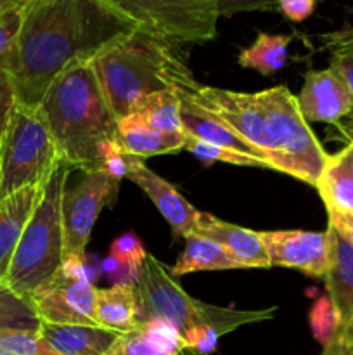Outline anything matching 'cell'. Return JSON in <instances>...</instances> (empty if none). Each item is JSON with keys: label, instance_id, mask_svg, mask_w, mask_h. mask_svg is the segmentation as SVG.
Here are the masks:
<instances>
[{"label": "cell", "instance_id": "6da1fadb", "mask_svg": "<svg viewBox=\"0 0 353 355\" xmlns=\"http://www.w3.org/2000/svg\"><path fill=\"white\" fill-rule=\"evenodd\" d=\"M135 30L107 0H30L9 61L16 103L37 110L69 62L92 59Z\"/></svg>", "mask_w": 353, "mask_h": 355}, {"label": "cell", "instance_id": "7a4b0ae2", "mask_svg": "<svg viewBox=\"0 0 353 355\" xmlns=\"http://www.w3.org/2000/svg\"><path fill=\"white\" fill-rule=\"evenodd\" d=\"M59 158L69 168L100 170L99 148L118 139V120L93 71L92 59L71 61L48 85L37 107Z\"/></svg>", "mask_w": 353, "mask_h": 355}, {"label": "cell", "instance_id": "3957f363", "mask_svg": "<svg viewBox=\"0 0 353 355\" xmlns=\"http://www.w3.org/2000/svg\"><path fill=\"white\" fill-rule=\"evenodd\" d=\"M134 290L137 298V324L163 321L179 331L180 336L185 335L189 329L201 326H210L224 336L241 326L269 321L277 312L275 307L263 311H239L204 304L185 293L170 274V269H166L151 253L145 257Z\"/></svg>", "mask_w": 353, "mask_h": 355}, {"label": "cell", "instance_id": "277c9868", "mask_svg": "<svg viewBox=\"0 0 353 355\" xmlns=\"http://www.w3.org/2000/svg\"><path fill=\"white\" fill-rule=\"evenodd\" d=\"M175 45L135 30L92 58L93 71L116 120L145 96L170 89L165 68Z\"/></svg>", "mask_w": 353, "mask_h": 355}, {"label": "cell", "instance_id": "5b68a950", "mask_svg": "<svg viewBox=\"0 0 353 355\" xmlns=\"http://www.w3.org/2000/svg\"><path fill=\"white\" fill-rule=\"evenodd\" d=\"M69 172L61 159L44 182L7 272V286L28 300L64 263L61 203Z\"/></svg>", "mask_w": 353, "mask_h": 355}, {"label": "cell", "instance_id": "8992f818", "mask_svg": "<svg viewBox=\"0 0 353 355\" xmlns=\"http://www.w3.org/2000/svg\"><path fill=\"white\" fill-rule=\"evenodd\" d=\"M253 96L265 120L277 172L317 187L329 155L301 114L296 96L286 85L270 87Z\"/></svg>", "mask_w": 353, "mask_h": 355}, {"label": "cell", "instance_id": "52a82bcc", "mask_svg": "<svg viewBox=\"0 0 353 355\" xmlns=\"http://www.w3.org/2000/svg\"><path fill=\"white\" fill-rule=\"evenodd\" d=\"M59 162L40 111L14 104L0 134V200L24 187L42 186Z\"/></svg>", "mask_w": 353, "mask_h": 355}, {"label": "cell", "instance_id": "ba28073f", "mask_svg": "<svg viewBox=\"0 0 353 355\" xmlns=\"http://www.w3.org/2000/svg\"><path fill=\"white\" fill-rule=\"evenodd\" d=\"M120 14L172 45L206 44L217 37L215 0H107Z\"/></svg>", "mask_w": 353, "mask_h": 355}, {"label": "cell", "instance_id": "9c48e42d", "mask_svg": "<svg viewBox=\"0 0 353 355\" xmlns=\"http://www.w3.org/2000/svg\"><path fill=\"white\" fill-rule=\"evenodd\" d=\"M120 182L106 172L85 173L73 189L66 187L62 194L61 218L64 238V263L82 262L100 211L116 201Z\"/></svg>", "mask_w": 353, "mask_h": 355}, {"label": "cell", "instance_id": "30bf717a", "mask_svg": "<svg viewBox=\"0 0 353 355\" xmlns=\"http://www.w3.org/2000/svg\"><path fill=\"white\" fill-rule=\"evenodd\" d=\"M82 262L62 263L61 269L31 295L30 300L40 321L97 326L93 319L97 288L82 269Z\"/></svg>", "mask_w": 353, "mask_h": 355}, {"label": "cell", "instance_id": "8fae6325", "mask_svg": "<svg viewBox=\"0 0 353 355\" xmlns=\"http://www.w3.org/2000/svg\"><path fill=\"white\" fill-rule=\"evenodd\" d=\"M270 266L287 267L308 277H325L329 269V234L317 231L260 232Z\"/></svg>", "mask_w": 353, "mask_h": 355}, {"label": "cell", "instance_id": "7c38bea8", "mask_svg": "<svg viewBox=\"0 0 353 355\" xmlns=\"http://www.w3.org/2000/svg\"><path fill=\"white\" fill-rule=\"evenodd\" d=\"M296 99L307 121L336 125L353 111V96L348 85L331 68L308 71Z\"/></svg>", "mask_w": 353, "mask_h": 355}, {"label": "cell", "instance_id": "4fadbf2b", "mask_svg": "<svg viewBox=\"0 0 353 355\" xmlns=\"http://www.w3.org/2000/svg\"><path fill=\"white\" fill-rule=\"evenodd\" d=\"M127 179L147 194L149 200L154 203L159 214L170 224L173 234L180 238L192 234L199 210H196L172 184L147 168L141 158H135L132 162Z\"/></svg>", "mask_w": 353, "mask_h": 355}, {"label": "cell", "instance_id": "5bb4252c", "mask_svg": "<svg viewBox=\"0 0 353 355\" xmlns=\"http://www.w3.org/2000/svg\"><path fill=\"white\" fill-rule=\"evenodd\" d=\"M192 234H199L221 245L242 263L244 269H269V267H272L265 245L260 238V232L251 231V229L239 227V225L221 220L215 215L199 211Z\"/></svg>", "mask_w": 353, "mask_h": 355}, {"label": "cell", "instance_id": "9a60e30c", "mask_svg": "<svg viewBox=\"0 0 353 355\" xmlns=\"http://www.w3.org/2000/svg\"><path fill=\"white\" fill-rule=\"evenodd\" d=\"M44 355H106L120 333L82 324L40 322L37 331Z\"/></svg>", "mask_w": 353, "mask_h": 355}, {"label": "cell", "instance_id": "2e32d148", "mask_svg": "<svg viewBox=\"0 0 353 355\" xmlns=\"http://www.w3.org/2000/svg\"><path fill=\"white\" fill-rule=\"evenodd\" d=\"M327 234L329 269L324 277L325 288L341 319L339 333L348 338L353 331V246L332 227H327Z\"/></svg>", "mask_w": 353, "mask_h": 355}, {"label": "cell", "instance_id": "e0dca14e", "mask_svg": "<svg viewBox=\"0 0 353 355\" xmlns=\"http://www.w3.org/2000/svg\"><path fill=\"white\" fill-rule=\"evenodd\" d=\"M42 186L24 187L0 200V284H6L17 243L33 214Z\"/></svg>", "mask_w": 353, "mask_h": 355}, {"label": "cell", "instance_id": "ac0fdd59", "mask_svg": "<svg viewBox=\"0 0 353 355\" xmlns=\"http://www.w3.org/2000/svg\"><path fill=\"white\" fill-rule=\"evenodd\" d=\"M176 96L180 97V118H182V128L185 135H192V137L201 139V141L211 142V144L221 146L225 149H230V151L241 153V155H248L251 158L256 159H265L255 151L249 144H246L239 135H235L227 125L221 120H218L213 113H210L208 110L201 107L199 104L194 103L189 96L182 92H176ZM266 163V162H265ZM269 165V163H266ZM270 166V165H269ZM272 170V166H270Z\"/></svg>", "mask_w": 353, "mask_h": 355}, {"label": "cell", "instance_id": "d6986e66", "mask_svg": "<svg viewBox=\"0 0 353 355\" xmlns=\"http://www.w3.org/2000/svg\"><path fill=\"white\" fill-rule=\"evenodd\" d=\"M183 342L179 331L163 321L138 322L134 329L120 333L106 355H180Z\"/></svg>", "mask_w": 353, "mask_h": 355}, {"label": "cell", "instance_id": "ffe728a7", "mask_svg": "<svg viewBox=\"0 0 353 355\" xmlns=\"http://www.w3.org/2000/svg\"><path fill=\"white\" fill-rule=\"evenodd\" d=\"M118 142L135 158L172 155L185 149V134H165L145 125L134 114L118 120Z\"/></svg>", "mask_w": 353, "mask_h": 355}, {"label": "cell", "instance_id": "44dd1931", "mask_svg": "<svg viewBox=\"0 0 353 355\" xmlns=\"http://www.w3.org/2000/svg\"><path fill=\"white\" fill-rule=\"evenodd\" d=\"M93 319L99 328L127 333L137 326V298L132 284H113L96 291Z\"/></svg>", "mask_w": 353, "mask_h": 355}, {"label": "cell", "instance_id": "7402d4cb", "mask_svg": "<svg viewBox=\"0 0 353 355\" xmlns=\"http://www.w3.org/2000/svg\"><path fill=\"white\" fill-rule=\"evenodd\" d=\"M234 269H244V267L224 246L199 234H189L185 238V248L170 269V274L176 279L180 276L199 272V270Z\"/></svg>", "mask_w": 353, "mask_h": 355}, {"label": "cell", "instance_id": "603a6c76", "mask_svg": "<svg viewBox=\"0 0 353 355\" xmlns=\"http://www.w3.org/2000/svg\"><path fill=\"white\" fill-rule=\"evenodd\" d=\"M180 97L173 89L159 90L138 101L130 111L145 125L165 134H183L180 118Z\"/></svg>", "mask_w": 353, "mask_h": 355}, {"label": "cell", "instance_id": "cb8c5ba5", "mask_svg": "<svg viewBox=\"0 0 353 355\" xmlns=\"http://www.w3.org/2000/svg\"><path fill=\"white\" fill-rule=\"evenodd\" d=\"M289 44V35L258 33L256 40L249 47L242 49L237 61L242 68L255 69L262 75H272L286 64Z\"/></svg>", "mask_w": 353, "mask_h": 355}, {"label": "cell", "instance_id": "d4e9b609", "mask_svg": "<svg viewBox=\"0 0 353 355\" xmlns=\"http://www.w3.org/2000/svg\"><path fill=\"white\" fill-rule=\"evenodd\" d=\"M317 191L320 193L327 211L353 214V180L343 172L331 155L317 182Z\"/></svg>", "mask_w": 353, "mask_h": 355}, {"label": "cell", "instance_id": "484cf974", "mask_svg": "<svg viewBox=\"0 0 353 355\" xmlns=\"http://www.w3.org/2000/svg\"><path fill=\"white\" fill-rule=\"evenodd\" d=\"M40 322L31 300L0 284V329L37 333Z\"/></svg>", "mask_w": 353, "mask_h": 355}, {"label": "cell", "instance_id": "4316f807", "mask_svg": "<svg viewBox=\"0 0 353 355\" xmlns=\"http://www.w3.org/2000/svg\"><path fill=\"white\" fill-rule=\"evenodd\" d=\"M322 49L329 52V68L334 69L353 96V26H345L341 30L329 31L318 37Z\"/></svg>", "mask_w": 353, "mask_h": 355}, {"label": "cell", "instance_id": "83f0119b", "mask_svg": "<svg viewBox=\"0 0 353 355\" xmlns=\"http://www.w3.org/2000/svg\"><path fill=\"white\" fill-rule=\"evenodd\" d=\"M109 257H113L121 269V284L134 286L147 257L144 245L135 234H123L111 243Z\"/></svg>", "mask_w": 353, "mask_h": 355}, {"label": "cell", "instance_id": "f1b7e54d", "mask_svg": "<svg viewBox=\"0 0 353 355\" xmlns=\"http://www.w3.org/2000/svg\"><path fill=\"white\" fill-rule=\"evenodd\" d=\"M187 142H185V149L189 153H192L197 159L204 163H215V162H221V163H228V165H235V166H255V168H269L270 166L266 165L265 162L262 159L251 158L248 155H241V153L230 151V149H225L221 146L211 144V142L201 141V139L192 137V135H185Z\"/></svg>", "mask_w": 353, "mask_h": 355}, {"label": "cell", "instance_id": "f546056e", "mask_svg": "<svg viewBox=\"0 0 353 355\" xmlns=\"http://www.w3.org/2000/svg\"><path fill=\"white\" fill-rule=\"evenodd\" d=\"M310 326L315 338L322 343V347L336 338L341 331V319L338 311L332 304L331 297L327 293L322 295L310 309Z\"/></svg>", "mask_w": 353, "mask_h": 355}, {"label": "cell", "instance_id": "4dcf8cb0", "mask_svg": "<svg viewBox=\"0 0 353 355\" xmlns=\"http://www.w3.org/2000/svg\"><path fill=\"white\" fill-rule=\"evenodd\" d=\"M134 159L135 156L128 155V153L121 148L118 139L102 142L99 148L100 170L106 172L111 179L118 180V182L127 179L128 170H130V165Z\"/></svg>", "mask_w": 353, "mask_h": 355}, {"label": "cell", "instance_id": "1f68e13d", "mask_svg": "<svg viewBox=\"0 0 353 355\" xmlns=\"http://www.w3.org/2000/svg\"><path fill=\"white\" fill-rule=\"evenodd\" d=\"M0 355H42L37 333L0 329Z\"/></svg>", "mask_w": 353, "mask_h": 355}, {"label": "cell", "instance_id": "d6a6232c", "mask_svg": "<svg viewBox=\"0 0 353 355\" xmlns=\"http://www.w3.org/2000/svg\"><path fill=\"white\" fill-rule=\"evenodd\" d=\"M221 338L217 329L210 326H201V328H192L182 335L183 352H190L194 355H208L215 352L218 345V340Z\"/></svg>", "mask_w": 353, "mask_h": 355}, {"label": "cell", "instance_id": "836d02e7", "mask_svg": "<svg viewBox=\"0 0 353 355\" xmlns=\"http://www.w3.org/2000/svg\"><path fill=\"white\" fill-rule=\"evenodd\" d=\"M279 0H215L220 17L234 14L253 12V10H275Z\"/></svg>", "mask_w": 353, "mask_h": 355}, {"label": "cell", "instance_id": "e575fe53", "mask_svg": "<svg viewBox=\"0 0 353 355\" xmlns=\"http://www.w3.org/2000/svg\"><path fill=\"white\" fill-rule=\"evenodd\" d=\"M317 0H279L275 10L282 12L291 21H305L315 10Z\"/></svg>", "mask_w": 353, "mask_h": 355}, {"label": "cell", "instance_id": "d590c367", "mask_svg": "<svg viewBox=\"0 0 353 355\" xmlns=\"http://www.w3.org/2000/svg\"><path fill=\"white\" fill-rule=\"evenodd\" d=\"M14 104H16V97H14L9 71H7V68L0 66V134H2L3 127H6L7 116H9Z\"/></svg>", "mask_w": 353, "mask_h": 355}, {"label": "cell", "instance_id": "8d00e7d4", "mask_svg": "<svg viewBox=\"0 0 353 355\" xmlns=\"http://www.w3.org/2000/svg\"><path fill=\"white\" fill-rule=\"evenodd\" d=\"M329 215V227L334 229L343 239L353 246V214H336V211H327Z\"/></svg>", "mask_w": 353, "mask_h": 355}, {"label": "cell", "instance_id": "74e56055", "mask_svg": "<svg viewBox=\"0 0 353 355\" xmlns=\"http://www.w3.org/2000/svg\"><path fill=\"white\" fill-rule=\"evenodd\" d=\"M320 355H353V345L345 335L339 333L332 342H329L327 345L324 347Z\"/></svg>", "mask_w": 353, "mask_h": 355}, {"label": "cell", "instance_id": "f35d334b", "mask_svg": "<svg viewBox=\"0 0 353 355\" xmlns=\"http://www.w3.org/2000/svg\"><path fill=\"white\" fill-rule=\"evenodd\" d=\"M331 156L332 159L341 166L343 172L353 180V144H348L345 149H341V151Z\"/></svg>", "mask_w": 353, "mask_h": 355}, {"label": "cell", "instance_id": "ab89813d", "mask_svg": "<svg viewBox=\"0 0 353 355\" xmlns=\"http://www.w3.org/2000/svg\"><path fill=\"white\" fill-rule=\"evenodd\" d=\"M341 134L345 135V139L348 141V144H353V121L350 125H346V127L341 128Z\"/></svg>", "mask_w": 353, "mask_h": 355}]
</instances>
